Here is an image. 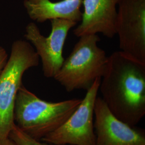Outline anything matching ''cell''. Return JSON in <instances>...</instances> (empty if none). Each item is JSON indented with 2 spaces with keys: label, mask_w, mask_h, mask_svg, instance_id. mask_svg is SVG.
<instances>
[{
  "label": "cell",
  "mask_w": 145,
  "mask_h": 145,
  "mask_svg": "<svg viewBox=\"0 0 145 145\" xmlns=\"http://www.w3.org/2000/svg\"><path fill=\"white\" fill-rule=\"evenodd\" d=\"M82 99L58 102L43 100L23 85L16 99L14 121L24 133L37 140L58 129L78 108Z\"/></svg>",
  "instance_id": "obj_2"
},
{
  "label": "cell",
  "mask_w": 145,
  "mask_h": 145,
  "mask_svg": "<svg viewBox=\"0 0 145 145\" xmlns=\"http://www.w3.org/2000/svg\"><path fill=\"white\" fill-rule=\"evenodd\" d=\"M99 90L117 118L135 126L145 115V62L120 51L112 53Z\"/></svg>",
  "instance_id": "obj_1"
},
{
  "label": "cell",
  "mask_w": 145,
  "mask_h": 145,
  "mask_svg": "<svg viewBox=\"0 0 145 145\" xmlns=\"http://www.w3.org/2000/svg\"><path fill=\"white\" fill-rule=\"evenodd\" d=\"M50 21L51 31L48 36H43L36 24L31 22L25 27L24 38L33 45L41 60L44 75L47 78H54L65 60L63 49L68 33L78 23L63 19Z\"/></svg>",
  "instance_id": "obj_6"
},
{
  "label": "cell",
  "mask_w": 145,
  "mask_h": 145,
  "mask_svg": "<svg viewBox=\"0 0 145 145\" xmlns=\"http://www.w3.org/2000/svg\"><path fill=\"white\" fill-rule=\"evenodd\" d=\"M39 60L29 42L17 40L13 42L10 54L0 74V140L9 137L15 125L16 99L23 85V75L30 68L38 66Z\"/></svg>",
  "instance_id": "obj_4"
},
{
  "label": "cell",
  "mask_w": 145,
  "mask_h": 145,
  "mask_svg": "<svg viewBox=\"0 0 145 145\" xmlns=\"http://www.w3.org/2000/svg\"><path fill=\"white\" fill-rule=\"evenodd\" d=\"M119 0H83L81 23L73 31L80 37L102 33L108 38L116 35L117 6Z\"/></svg>",
  "instance_id": "obj_9"
},
{
  "label": "cell",
  "mask_w": 145,
  "mask_h": 145,
  "mask_svg": "<svg viewBox=\"0 0 145 145\" xmlns=\"http://www.w3.org/2000/svg\"><path fill=\"white\" fill-rule=\"evenodd\" d=\"M9 137L17 145H56L34 139L15 125L9 135Z\"/></svg>",
  "instance_id": "obj_11"
},
{
  "label": "cell",
  "mask_w": 145,
  "mask_h": 145,
  "mask_svg": "<svg viewBox=\"0 0 145 145\" xmlns=\"http://www.w3.org/2000/svg\"><path fill=\"white\" fill-rule=\"evenodd\" d=\"M116 35L120 51L145 62V0H119Z\"/></svg>",
  "instance_id": "obj_7"
},
{
  "label": "cell",
  "mask_w": 145,
  "mask_h": 145,
  "mask_svg": "<svg viewBox=\"0 0 145 145\" xmlns=\"http://www.w3.org/2000/svg\"><path fill=\"white\" fill-rule=\"evenodd\" d=\"M83 0H24L23 5L29 17L38 23L53 19L81 22Z\"/></svg>",
  "instance_id": "obj_10"
},
{
  "label": "cell",
  "mask_w": 145,
  "mask_h": 145,
  "mask_svg": "<svg viewBox=\"0 0 145 145\" xmlns=\"http://www.w3.org/2000/svg\"><path fill=\"white\" fill-rule=\"evenodd\" d=\"M0 145H17L9 137L0 140Z\"/></svg>",
  "instance_id": "obj_13"
},
{
  "label": "cell",
  "mask_w": 145,
  "mask_h": 145,
  "mask_svg": "<svg viewBox=\"0 0 145 145\" xmlns=\"http://www.w3.org/2000/svg\"><path fill=\"white\" fill-rule=\"evenodd\" d=\"M8 54L5 49L0 46V74L5 67L8 59Z\"/></svg>",
  "instance_id": "obj_12"
},
{
  "label": "cell",
  "mask_w": 145,
  "mask_h": 145,
  "mask_svg": "<svg viewBox=\"0 0 145 145\" xmlns=\"http://www.w3.org/2000/svg\"><path fill=\"white\" fill-rule=\"evenodd\" d=\"M94 115L96 145H145V130L117 118L102 97L96 99Z\"/></svg>",
  "instance_id": "obj_8"
},
{
  "label": "cell",
  "mask_w": 145,
  "mask_h": 145,
  "mask_svg": "<svg viewBox=\"0 0 145 145\" xmlns=\"http://www.w3.org/2000/svg\"><path fill=\"white\" fill-rule=\"evenodd\" d=\"M102 78L96 79L78 108L58 129L41 141L56 145H96L94 106Z\"/></svg>",
  "instance_id": "obj_5"
},
{
  "label": "cell",
  "mask_w": 145,
  "mask_h": 145,
  "mask_svg": "<svg viewBox=\"0 0 145 145\" xmlns=\"http://www.w3.org/2000/svg\"><path fill=\"white\" fill-rule=\"evenodd\" d=\"M79 38L54 78L67 92L88 90L96 78H102L108 63L109 57L98 46L101 39L97 34Z\"/></svg>",
  "instance_id": "obj_3"
}]
</instances>
